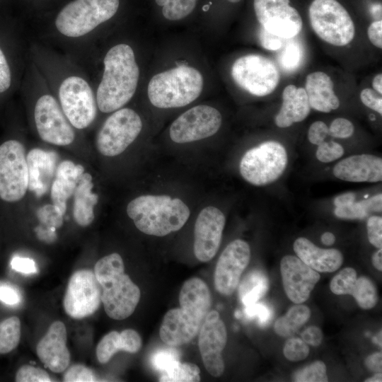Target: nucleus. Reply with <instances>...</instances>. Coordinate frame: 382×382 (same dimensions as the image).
<instances>
[{"mask_svg":"<svg viewBox=\"0 0 382 382\" xmlns=\"http://www.w3.org/2000/svg\"><path fill=\"white\" fill-rule=\"evenodd\" d=\"M29 57L72 126L79 130L89 127L98 108L95 88L81 66L71 55L40 43L30 45Z\"/></svg>","mask_w":382,"mask_h":382,"instance_id":"obj_1","label":"nucleus"},{"mask_svg":"<svg viewBox=\"0 0 382 382\" xmlns=\"http://www.w3.org/2000/svg\"><path fill=\"white\" fill-rule=\"evenodd\" d=\"M122 6L123 0H69L52 18L50 33L70 50H88L91 40Z\"/></svg>","mask_w":382,"mask_h":382,"instance_id":"obj_2","label":"nucleus"},{"mask_svg":"<svg viewBox=\"0 0 382 382\" xmlns=\"http://www.w3.org/2000/svg\"><path fill=\"white\" fill-rule=\"evenodd\" d=\"M139 68L133 48L127 43L111 46L103 58V72L95 88L98 110L112 112L123 108L134 96Z\"/></svg>","mask_w":382,"mask_h":382,"instance_id":"obj_3","label":"nucleus"},{"mask_svg":"<svg viewBox=\"0 0 382 382\" xmlns=\"http://www.w3.org/2000/svg\"><path fill=\"white\" fill-rule=\"evenodd\" d=\"M24 89L28 96L32 120L39 137L56 146H69L76 139V131L64 113L45 79L30 59Z\"/></svg>","mask_w":382,"mask_h":382,"instance_id":"obj_4","label":"nucleus"},{"mask_svg":"<svg viewBox=\"0 0 382 382\" xmlns=\"http://www.w3.org/2000/svg\"><path fill=\"white\" fill-rule=\"evenodd\" d=\"M179 303L180 308L167 311L159 330L161 340L170 347L188 343L198 334L211 308L208 286L200 278L188 279L180 289Z\"/></svg>","mask_w":382,"mask_h":382,"instance_id":"obj_5","label":"nucleus"},{"mask_svg":"<svg viewBox=\"0 0 382 382\" xmlns=\"http://www.w3.org/2000/svg\"><path fill=\"white\" fill-rule=\"evenodd\" d=\"M93 272L101 286V302L106 314L117 320L129 317L139 303L141 291L125 273L120 255L114 253L100 258Z\"/></svg>","mask_w":382,"mask_h":382,"instance_id":"obj_6","label":"nucleus"},{"mask_svg":"<svg viewBox=\"0 0 382 382\" xmlns=\"http://www.w3.org/2000/svg\"><path fill=\"white\" fill-rule=\"evenodd\" d=\"M127 213L141 232L155 236L180 230L190 214V209L180 199L153 195L132 199L127 204Z\"/></svg>","mask_w":382,"mask_h":382,"instance_id":"obj_7","label":"nucleus"},{"mask_svg":"<svg viewBox=\"0 0 382 382\" xmlns=\"http://www.w3.org/2000/svg\"><path fill=\"white\" fill-rule=\"evenodd\" d=\"M202 88L201 73L194 67L182 65L154 75L149 82L147 94L155 107L173 108L193 102Z\"/></svg>","mask_w":382,"mask_h":382,"instance_id":"obj_8","label":"nucleus"},{"mask_svg":"<svg viewBox=\"0 0 382 382\" xmlns=\"http://www.w3.org/2000/svg\"><path fill=\"white\" fill-rule=\"evenodd\" d=\"M308 15L312 29L323 41L341 47L354 39V23L340 0H312Z\"/></svg>","mask_w":382,"mask_h":382,"instance_id":"obj_9","label":"nucleus"},{"mask_svg":"<svg viewBox=\"0 0 382 382\" xmlns=\"http://www.w3.org/2000/svg\"><path fill=\"white\" fill-rule=\"evenodd\" d=\"M287 162L284 146L276 141H267L245 153L239 166L240 173L253 185H267L283 174Z\"/></svg>","mask_w":382,"mask_h":382,"instance_id":"obj_10","label":"nucleus"},{"mask_svg":"<svg viewBox=\"0 0 382 382\" xmlns=\"http://www.w3.org/2000/svg\"><path fill=\"white\" fill-rule=\"evenodd\" d=\"M28 190V170L24 145L10 139L0 144V199L21 201Z\"/></svg>","mask_w":382,"mask_h":382,"instance_id":"obj_11","label":"nucleus"},{"mask_svg":"<svg viewBox=\"0 0 382 382\" xmlns=\"http://www.w3.org/2000/svg\"><path fill=\"white\" fill-rule=\"evenodd\" d=\"M142 121L139 114L129 108H122L105 120L96 140L98 151L105 156L122 154L139 136Z\"/></svg>","mask_w":382,"mask_h":382,"instance_id":"obj_12","label":"nucleus"},{"mask_svg":"<svg viewBox=\"0 0 382 382\" xmlns=\"http://www.w3.org/2000/svg\"><path fill=\"white\" fill-rule=\"evenodd\" d=\"M234 82L255 96H265L277 87L280 75L275 64L269 58L251 54L238 58L231 71Z\"/></svg>","mask_w":382,"mask_h":382,"instance_id":"obj_13","label":"nucleus"},{"mask_svg":"<svg viewBox=\"0 0 382 382\" xmlns=\"http://www.w3.org/2000/svg\"><path fill=\"white\" fill-rule=\"evenodd\" d=\"M101 286L93 271L80 270L70 277L63 305L72 318L81 319L93 314L101 303Z\"/></svg>","mask_w":382,"mask_h":382,"instance_id":"obj_14","label":"nucleus"},{"mask_svg":"<svg viewBox=\"0 0 382 382\" xmlns=\"http://www.w3.org/2000/svg\"><path fill=\"white\" fill-rule=\"evenodd\" d=\"M221 122V115L216 108L206 105L195 106L171 124L170 137L178 144L203 139L216 134Z\"/></svg>","mask_w":382,"mask_h":382,"instance_id":"obj_15","label":"nucleus"},{"mask_svg":"<svg viewBox=\"0 0 382 382\" xmlns=\"http://www.w3.org/2000/svg\"><path fill=\"white\" fill-rule=\"evenodd\" d=\"M198 346L206 370L219 377L224 371L222 352L227 342L226 326L216 311H209L198 332Z\"/></svg>","mask_w":382,"mask_h":382,"instance_id":"obj_16","label":"nucleus"},{"mask_svg":"<svg viewBox=\"0 0 382 382\" xmlns=\"http://www.w3.org/2000/svg\"><path fill=\"white\" fill-rule=\"evenodd\" d=\"M250 248L247 242L236 239L221 253L214 271L216 290L222 295H231L240 282L242 273L249 264Z\"/></svg>","mask_w":382,"mask_h":382,"instance_id":"obj_17","label":"nucleus"},{"mask_svg":"<svg viewBox=\"0 0 382 382\" xmlns=\"http://www.w3.org/2000/svg\"><path fill=\"white\" fill-rule=\"evenodd\" d=\"M225 223V216L218 208L209 206L201 210L194 230V253L198 260L206 262L215 256Z\"/></svg>","mask_w":382,"mask_h":382,"instance_id":"obj_18","label":"nucleus"},{"mask_svg":"<svg viewBox=\"0 0 382 382\" xmlns=\"http://www.w3.org/2000/svg\"><path fill=\"white\" fill-rule=\"evenodd\" d=\"M280 271L284 291L294 303L305 302L320 279L319 273L300 258L285 255L280 262Z\"/></svg>","mask_w":382,"mask_h":382,"instance_id":"obj_19","label":"nucleus"},{"mask_svg":"<svg viewBox=\"0 0 382 382\" xmlns=\"http://www.w3.org/2000/svg\"><path fill=\"white\" fill-rule=\"evenodd\" d=\"M40 360L50 371L61 373L70 363V352L66 347V329L62 321H54L36 347Z\"/></svg>","mask_w":382,"mask_h":382,"instance_id":"obj_20","label":"nucleus"},{"mask_svg":"<svg viewBox=\"0 0 382 382\" xmlns=\"http://www.w3.org/2000/svg\"><path fill=\"white\" fill-rule=\"evenodd\" d=\"M334 175L342 180L354 183H376L382 180V158L371 154L349 156L337 163Z\"/></svg>","mask_w":382,"mask_h":382,"instance_id":"obj_21","label":"nucleus"},{"mask_svg":"<svg viewBox=\"0 0 382 382\" xmlns=\"http://www.w3.org/2000/svg\"><path fill=\"white\" fill-rule=\"evenodd\" d=\"M57 160L56 153L39 148H34L26 154L28 190L37 197L45 195L51 186L58 166Z\"/></svg>","mask_w":382,"mask_h":382,"instance_id":"obj_22","label":"nucleus"},{"mask_svg":"<svg viewBox=\"0 0 382 382\" xmlns=\"http://www.w3.org/2000/svg\"><path fill=\"white\" fill-rule=\"evenodd\" d=\"M84 168L80 164L65 160L58 164L50 186V197L55 211L63 216L66 210L67 200L74 195Z\"/></svg>","mask_w":382,"mask_h":382,"instance_id":"obj_23","label":"nucleus"},{"mask_svg":"<svg viewBox=\"0 0 382 382\" xmlns=\"http://www.w3.org/2000/svg\"><path fill=\"white\" fill-rule=\"evenodd\" d=\"M294 250L304 263L320 272H335L343 262V255L337 249L320 248L304 237L296 239Z\"/></svg>","mask_w":382,"mask_h":382,"instance_id":"obj_24","label":"nucleus"},{"mask_svg":"<svg viewBox=\"0 0 382 382\" xmlns=\"http://www.w3.org/2000/svg\"><path fill=\"white\" fill-rule=\"evenodd\" d=\"M311 108L305 89L288 85L282 92V106L274 117V122L280 128L289 127L304 120Z\"/></svg>","mask_w":382,"mask_h":382,"instance_id":"obj_25","label":"nucleus"},{"mask_svg":"<svg viewBox=\"0 0 382 382\" xmlns=\"http://www.w3.org/2000/svg\"><path fill=\"white\" fill-rule=\"evenodd\" d=\"M333 86L331 78L325 72L314 71L307 75L304 89L311 108L321 112L337 109L340 100Z\"/></svg>","mask_w":382,"mask_h":382,"instance_id":"obj_26","label":"nucleus"},{"mask_svg":"<svg viewBox=\"0 0 382 382\" xmlns=\"http://www.w3.org/2000/svg\"><path fill=\"white\" fill-rule=\"evenodd\" d=\"M93 178L90 173H83L80 177L74 193L73 216L81 226H89L94 219V207L98 196L92 192Z\"/></svg>","mask_w":382,"mask_h":382,"instance_id":"obj_27","label":"nucleus"},{"mask_svg":"<svg viewBox=\"0 0 382 382\" xmlns=\"http://www.w3.org/2000/svg\"><path fill=\"white\" fill-rule=\"evenodd\" d=\"M269 279L265 272L253 270L238 284V296L244 306L257 302L269 289Z\"/></svg>","mask_w":382,"mask_h":382,"instance_id":"obj_28","label":"nucleus"},{"mask_svg":"<svg viewBox=\"0 0 382 382\" xmlns=\"http://www.w3.org/2000/svg\"><path fill=\"white\" fill-rule=\"evenodd\" d=\"M310 316L311 310L308 306L301 303L293 306L276 320L274 332L280 337H290L307 322Z\"/></svg>","mask_w":382,"mask_h":382,"instance_id":"obj_29","label":"nucleus"},{"mask_svg":"<svg viewBox=\"0 0 382 382\" xmlns=\"http://www.w3.org/2000/svg\"><path fill=\"white\" fill-rule=\"evenodd\" d=\"M154 2L163 18L177 21L192 15L199 0H154Z\"/></svg>","mask_w":382,"mask_h":382,"instance_id":"obj_30","label":"nucleus"},{"mask_svg":"<svg viewBox=\"0 0 382 382\" xmlns=\"http://www.w3.org/2000/svg\"><path fill=\"white\" fill-rule=\"evenodd\" d=\"M200 378V370L196 364L179 360L162 372L159 381L195 382Z\"/></svg>","mask_w":382,"mask_h":382,"instance_id":"obj_31","label":"nucleus"},{"mask_svg":"<svg viewBox=\"0 0 382 382\" xmlns=\"http://www.w3.org/2000/svg\"><path fill=\"white\" fill-rule=\"evenodd\" d=\"M21 339V321L16 316H11L0 323V354H7L13 350Z\"/></svg>","mask_w":382,"mask_h":382,"instance_id":"obj_32","label":"nucleus"},{"mask_svg":"<svg viewBox=\"0 0 382 382\" xmlns=\"http://www.w3.org/2000/svg\"><path fill=\"white\" fill-rule=\"evenodd\" d=\"M119 351L126 352L124 336L122 332L111 331L106 334L98 344L96 357L100 363L105 364Z\"/></svg>","mask_w":382,"mask_h":382,"instance_id":"obj_33","label":"nucleus"},{"mask_svg":"<svg viewBox=\"0 0 382 382\" xmlns=\"http://www.w3.org/2000/svg\"><path fill=\"white\" fill-rule=\"evenodd\" d=\"M358 305L369 310L375 306L378 301V294L374 282L366 277L357 279L351 294Z\"/></svg>","mask_w":382,"mask_h":382,"instance_id":"obj_34","label":"nucleus"},{"mask_svg":"<svg viewBox=\"0 0 382 382\" xmlns=\"http://www.w3.org/2000/svg\"><path fill=\"white\" fill-rule=\"evenodd\" d=\"M292 378L296 382H327L328 377L326 366L321 361H316L295 371Z\"/></svg>","mask_w":382,"mask_h":382,"instance_id":"obj_35","label":"nucleus"},{"mask_svg":"<svg viewBox=\"0 0 382 382\" xmlns=\"http://www.w3.org/2000/svg\"><path fill=\"white\" fill-rule=\"evenodd\" d=\"M357 279L356 270L352 267H345L332 279L330 290L336 295H350Z\"/></svg>","mask_w":382,"mask_h":382,"instance_id":"obj_36","label":"nucleus"},{"mask_svg":"<svg viewBox=\"0 0 382 382\" xmlns=\"http://www.w3.org/2000/svg\"><path fill=\"white\" fill-rule=\"evenodd\" d=\"M303 49L296 41H291L285 46L280 58L282 68L288 71L296 70L301 64Z\"/></svg>","mask_w":382,"mask_h":382,"instance_id":"obj_37","label":"nucleus"},{"mask_svg":"<svg viewBox=\"0 0 382 382\" xmlns=\"http://www.w3.org/2000/svg\"><path fill=\"white\" fill-rule=\"evenodd\" d=\"M283 353L289 361H299L305 359L309 354V347L302 339L291 337L285 342Z\"/></svg>","mask_w":382,"mask_h":382,"instance_id":"obj_38","label":"nucleus"},{"mask_svg":"<svg viewBox=\"0 0 382 382\" xmlns=\"http://www.w3.org/2000/svg\"><path fill=\"white\" fill-rule=\"evenodd\" d=\"M179 360L180 354L178 350L170 347L156 351L152 355L151 361L154 369L163 372Z\"/></svg>","mask_w":382,"mask_h":382,"instance_id":"obj_39","label":"nucleus"},{"mask_svg":"<svg viewBox=\"0 0 382 382\" xmlns=\"http://www.w3.org/2000/svg\"><path fill=\"white\" fill-rule=\"evenodd\" d=\"M316 156L323 163H330L342 157L345 153L344 148L334 141H323L318 145Z\"/></svg>","mask_w":382,"mask_h":382,"instance_id":"obj_40","label":"nucleus"},{"mask_svg":"<svg viewBox=\"0 0 382 382\" xmlns=\"http://www.w3.org/2000/svg\"><path fill=\"white\" fill-rule=\"evenodd\" d=\"M16 382H50V377L45 370L30 365L21 366L16 372Z\"/></svg>","mask_w":382,"mask_h":382,"instance_id":"obj_41","label":"nucleus"},{"mask_svg":"<svg viewBox=\"0 0 382 382\" xmlns=\"http://www.w3.org/2000/svg\"><path fill=\"white\" fill-rule=\"evenodd\" d=\"M244 313L248 318H257L258 324L262 327L267 325L273 318L272 308L258 301L245 306Z\"/></svg>","mask_w":382,"mask_h":382,"instance_id":"obj_42","label":"nucleus"},{"mask_svg":"<svg viewBox=\"0 0 382 382\" xmlns=\"http://www.w3.org/2000/svg\"><path fill=\"white\" fill-rule=\"evenodd\" d=\"M334 213L336 216L345 219H357L366 217L369 212L362 201L353 202L350 204L335 207Z\"/></svg>","mask_w":382,"mask_h":382,"instance_id":"obj_43","label":"nucleus"},{"mask_svg":"<svg viewBox=\"0 0 382 382\" xmlns=\"http://www.w3.org/2000/svg\"><path fill=\"white\" fill-rule=\"evenodd\" d=\"M63 378L65 382L97 381L93 371L81 364H74L70 366L65 371Z\"/></svg>","mask_w":382,"mask_h":382,"instance_id":"obj_44","label":"nucleus"},{"mask_svg":"<svg viewBox=\"0 0 382 382\" xmlns=\"http://www.w3.org/2000/svg\"><path fill=\"white\" fill-rule=\"evenodd\" d=\"M13 75L7 55L0 46V94L7 92L12 86Z\"/></svg>","mask_w":382,"mask_h":382,"instance_id":"obj_45","label":"nucleus"},{"mask_svg":"<svg viewBox=\"0 0 382 382\" xmlns=\"http://www.w3.org/2000/svg\"><path fill=\"white\" fill-rule=\"evenodd\" d=\"M368 239L377 248L382 247V218L380 216H370L366 223Z\"/></svg>","mask_w":382,"mask_h":382,"instance_id":"obj_46","label":"nucleus"},{"mask_svg":"<svg viewBox=\"0 0 382 382\" xmlns=\"http://www.w3.org/2000/svg\"><path fill=\"white\" fill-rule=\"evenodd\" d=\"M328 129V134L340 139H345L351 137L354 130L352 122L342 117L335 119Z\"/></svg>","mask_w":382,"mask_h":382,"instance_id":"obj_47","label":"nucleus"},{"mask_svg":"<svg viewBox=\"0 0 382 382\" xmlns=\"http://www.w3.org/2000/svg\"><path fill=\"white\" fill-rule=\"evenodd\" d=\"M360 98L364 105L382 115L381 94L374 89L366 88L361 91Z\"/></svg>","mask_w":382,"mask_h":382,"instance_id":"obj_48","label":"nucleus"},{"mask_svg":"<svg viewBox=\"0 0 382 382\" xmlns=\"http://www.w3.org/2000/svg\"><path fill=\"white\" fill-rule=\"evenodd\" d=\"M328 131V127L324 122L316 121L309 127L308 139L311 144L319 145L325 141Z\"/></svg>","mask_w":382,"mask_h":382,"instance_id":"obj_49","label":"nucleus"},{"mask_svg":"<svg viewBox=\"0 0 382 382\" xmlns=\"http://www.w3.org/2000/svg\"><path fill=\"white\" fill-rule=\"evenodd\" d=\"M259 30L258 36L260 42L265 49L268 50H277L282 47L283 38L267 31L261 26L260 27Z\"/></svg>","mask_w":382,"mask_h":382,"instance_id":"obj_50","label":"nucleus"},{"mask_svg":"<svg viewBox=\"0 0 382 382\" xmlns=\"http://www.w3.org/2000/svg\"><path fill=\"white\" fill-rule=\"evenodd\" d=\"M11 265L14 270L24 274H33L37 271L34 260L28 257H14Z\"/></svg>","mask_w":382,"mask_h":382,"instance_id":"obj_51","label":"nucleus"},{"mask_svg":"<svg viewBox=\"0 0 382 382\" xmlns=\"http://www.w3.org/2000/svg\"><path fill=\"white\" fill-rule=\"evenodd\" d=\"M0 301L7 305H16L21 301V295L13 287L7 284H1Z\"/></svg>","mask_w":382,"mask_h":382,"instance_id":"obj_52","label":"nucleus"},{"mask_svg":"<svg viewBox=\"0 0 382 382\" xmlns=\"http://www.w3.org/2000/svg\"><path fill=\"white\" fill-rule=\"evenodd\" d=\"M302 340L308 345L317 347L323 340L321 330L316 326H310L305 329L301 334Z\"/></svg>","mask_w":382,"mask_h":382,"instance_id":"obj_53","label":"nucleus"},{"mask_svg":"<svg viewBox=\"0 0 382 382\" xmlns=\"http://www.w3.org/2000/svg\"><path fill=\"white\" fill-rule=\"evenodd\" d=\"M367 35L375 47L382 48V21H374L367 29Z\"/></svg>","mask_w":382,"mask_h":382,"instance_id":"obj_54","label":"nucleus"},{"mask_svg":"<svg viewBox=\"0 0 382 382\" xmlns=\"http://www.w3.org/2000/svg\"><path fill=\"white\" fill-rule=\"evenodd\" d=\"M365 365L368 369L373 372H381L382 370V354L381 352L374 353L365 359Z\"/></svg>","mask_w":382,"mask_h":382,"instance_id":"obj_55","label":"nucleus"},{"mask_svg":"<svg viewBox=\"0 0 382 382\" xmlns=\"http://www.w3.org/2000/svg\"><path fill=\"white\" fill-rule=\"evenodd\" d=\"M381 194L373 196L366 200H363L365 208L370 212H381Z\"/></svg>","mask_w":382,"mask_h":382,"instance_id":"obj_56","label":"nucleus"},{"mask_svg":"<svg viewBox=\"0 0 382 382\" xmlns=\"http://www.w3.org/2000/svg\"><path fill=\"white\" fill-rule=\"evenodd\" d=\"M355 200V194L353 192H346L342 194L334 200V204L335 207H340L350 204Z\"/></svg>","mask_w":382,"mask_h":382,"instance_id":"obj_57","label":"nucleus"},{"mask_svg":"<svg viewBox=\"0 0 382 382\" xmlns=\"http://www.w3.org/2000/svg\"><path fill=\"white\" fill-rule=\"evenodd\" d=\"M372 264L374 267L379 270H382V249L378 250L372 255Z\"/></svg>","mask_w":382,"mask_h":382,"instance_id":"obj_58","label":"nucleus"},{"mask_svg":"<svg viewBox=\"0 0 382 382\" xmlns=\"http://www.w3.org/2000/svg\"><path fill=\"white\" fill-rule=\"evenodd\" d=\"M372 86L374 90L380 94H382V74L381 73L376 74L372 81Z\"/></svg>","mask_w":382,"mask_h":382,"instance_id":"obj_59","label":"nucleus"},{"mask_svg":"<svg viewBox=\"0 0 382 382\" xmlns=\"http://www.w3.org/2000/svg\"><path fill=\"white\" fill-rule=\"evenodd\" d=\"M321 241L325 245H332L335 242V236L331 232H325L321 236Z\"/></svg>","mask_w":382,"mask_h":382,"instance_id":"obj_60","label":"nucleus"},{"mask_svg":"<svg viewBox=\"0 0 382 382\" xmlns=\"http://www.w3.org/2000/svg\"><path fill=\"white\" fill-rule=\"evenodd\" d=\"M365 382H381L382 381V374L381 372H378L375 374L370 378H366Z\"/></svg>","mask_w":382,"mask_h":382,"instance_id":"obj_61","label":"nucleus"}]
</instances>
